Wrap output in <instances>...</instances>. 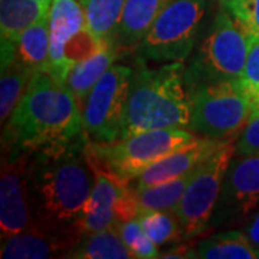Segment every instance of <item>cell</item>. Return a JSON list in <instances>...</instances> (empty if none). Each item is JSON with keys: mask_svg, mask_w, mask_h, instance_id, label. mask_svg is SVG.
Wrapping results in <instances>:
<instances>
[{"mask_svg": "<svg viewBox=\"0 0 259 259\" xmlns=\"http://www.w3.org/2000/svg\"><path fill=\"white\" fill-rule=\"evenodd\" d=\"M85 134L82 107L66 83L47 72L37 74L3 131L8 158L32 154L40 148L62 144Z\"/></svg>", "mask_w": 259, "mask_h": 259, "instance_id": "7a4b0ae2", "label": "cell"}, {"mask_svg": "<svg viewBox=\"0 0 259 259\" xmlns=\"http://www.w3.org/2000/svg\"><path fill=\"white\" fill-rule=\"evenodd\" d=\"M190 114L183 62L158 68L139 65L131 79L121 139L148 130L189 128Z\"/></svg>", "mask_w": 259, "mask_h": 259, "instance_id": "3957f363", "label": "cell"}, {"mask_svg": "<svg viewBox=\"0 0 259 259\" xmlns=\"http://www.w3.org/2000/svg\"><path fill=\"white\" fill-rule=\"evenodd\" d=\"M137 218L148 238L157 246L175 243L183 238L182 225L171 210H146L140 212Z\"/></svg>", "mask_w": 259, "mask_h": 259, "instance_id": "d4e9b609", "label": "cell"}, {"mask_svg": "<svg viewBox=\"0 0 259 259\" xmlns=\"http://www.w3.org/2000/svg\"><path fill=\"white\" fill-rule=\"evenodd\" d=\"M87 26L82 5L78 0H52L49 9V65L47 74L55 81L66 83L65 47L79 30Z\"/></svg>", "mask_w": 259, "mask_h": 259, "instance_id": "7c38bea8", "label": "cell"}, {"mask_svg": "<svg viewBox=\"0 0 259 259\" xmlns=\"http://www.w3.org/2000/svg\"><path fill=\"white\" fill-rule=\"evenodd\" d=\"M243 93L253 105V111L259 110V37H252L246 62L239 79Z\"/></svg>", "mask_w": 259, "mask_h": 259, "instance_id": "4316f807", "label": "cell"}, {"mask_svg": "<svg viewBox=\"0 0 259 259\" xmlns=\"http://www.w3.org/2000/svg\"><path fill=\"white\" fill-rule=\"evenodd\" d=\"M94 179L93 192L85 204L82 216L75 225V232L78 236L88 232H98L117 228L118 221L115 218L114 204L120 196L122 189L128 183H121L114 177L105 173L97 171Z\"/></svg>", "mask_w": 259, "mask_h": 259, "instance_id": "5bb4252c", "label": "cell"}, {"mask_svg": "<svg viewBox=\"0 0 259 259\" xmlns=\"http://www.w3.org/2000/svg\"><path fill=\"white\" fill-rule=\"evenodd\" d=\"M36 76L28 68L19 64L16 59L6 65H2L0 78V118L5 122L9 120L19 101L25 95L29 83Z\"/></svg>", "mask_w": 259, "mask_h": 259, "instance_id": "603a6c76", "label": "cell"}, {"mask_svg": "<svg viewBox=\"0 0 259 259\" xmlns=\"http://www.w3.org/2000/svg\"><path fill=\"white\" fill-rule=\"evenodd\" d=\"M196 258L200 259H258V250L252 246L242 231L214 233L200 242L196 248Z\"/></svg>", "mask_w": 259, "mask_h": 259, "instance_id": "7402d4cb", "label": "cell"}, {"mask_svg": "<svg viewBox=\"0 0 259 259\" xmlns=\"http://www.w3.org/2000/svg\"><path fill=\"white\" fill-rule=\"evenodd\" d=\"M258 253H259V252H258Z\"/></svg>", "mask_w": 259, "mask_h": 259, "instance_id": "e575fe53", "label": "cell"}, {"mask_svg": "<svg viewBox=\"0 0 259 259\" xmlns=\"http://www.w3.org/2000/svg\"><path fill=\"white\" fill-rule=\"evenodd\" d=\"M242 232L248 236L252 246L259 252V212H256L252 218L248 219Z\"/></svg>", "mask_w": 259, "mask_h": 259, "instance_id": "f546056e", "label": "cell"}, {"mask_svg": "<svg viewBox=\"0 0 259 259\" xmlns=\"http://www.w3.org/2000/svg\"><path fill=\"white\" fill-rule=\"evenodd\" d=\"M250 40L249 32L222 5L193 62L185 71L186 87L213 81L239 82Z\"/></svg>", "mask_w": 259, "mask_h": 259, "instance_id": "5b68a950", "label": "cell"}, {"mask_svg": "<svg viewBox=\"0 0 259 259\" xmlns=\"http://www.w3.org/2000/svg\"><path fill=\"white\" fill-rule=\"evenodd\" d=\"M117 231L120 233L121 239L127 245L130 252L134 258L139 259H153L160 258V252L157 245L151 241L144 232L139 218L118 222Z\"/></svg>", "mask_w": 259, "mask_h": 259, "instance_id": "484cf974", "label": "cell"}, {"mask_svg": "<svg viewBox=\"0 0 259 259\" xmlns=\"http://www.w3.org/2000/svg\"><path fill=\"white\" fill-rule=\"evenodd\" d=\"M118 54L120 52L115 45H105L98 52L72 68L66 79V85L74 93L82 108L94 85L114 65Z\"/></svg>", "mask_w": 259, "mask_h": 259, "instance_id": "ac0fdd59", "label": "cell"}, {"mask_svg": "<svg viewBox=\"0 0 259 259\" xmlns=\"http://www.w3.org/2000/svg\"><path fill=\"white\" fill-rule=\"evenodd\" d=\"M238 137L229 140L222 148L204 160L186 187L183 197L175 209L185 239L203 233L210 226L221 197L223 179L236 153L235 139Z\"/></svg>", "mask_w": 259, "mask_h": 259, "instance_id": "ba28073f", "label": "cell"}, {"mask_svg": "<svg viewBox=\"0 0 259 259\" xmlns=\"http://www.w3.org/2000/svg\"><path fill=\"white\" fill-rule=\"evenodd\" d=\"M222 5L250 33L259 37V0H225Z\"/></svg>", "mask_w": 259, "mask_h": 259, "instance_id": "83f0119b", "label": "cell"}, {"mask_svg": "<svg viewBox=\"0 0 259 259\" xmlns=\"http://www.w3.org/2000/svg\"><path fill=\"white\" fill-rule=\"evenodd\" d=\"M229 139H197L194 143L186 146V147L177 150L175 153L168 154L164 158H161L156 164L147 168L139 179H136L134 189H146L150 186L161 185L170 182L173 179L183 176L186 173L194 170L199 167L204 160L214 154L219 148H222Z\"/></svg>", "mask_w": 259, "mask_h": 259, "instance_id": "4fadbf2b", "label": "cell"}, {"mask_svg": "<svg viewBox=\"0 0 259 259\" xmlns=\"http://www.w3.org/2000/svg\"><path fill=\"white\" fill-rule=\"evenodd\" d=\"M199 139L182 128L148 130L114 143L88 141L87 157L94 170L114 177L121 183L139 179L161 158Z\"/></svg>", "mask_w": 259, "mask_h": 259, "instance_id": "277c9868", "label": "cell"}, {"mask_svg": "<svg viewBox=\"0 0 259 259\" xmlns=\"http://www.w3.org/2000/svg\"><path fill=\"white\" fill-rule=\"evenodd\" d=\"M49 15L29 26L15 42V59L33 74L47 72L49 65Z\"/></svg>", "mask_w": 259, "mask_h": 259, "instance_id": "e0dca14e", "label": "cell"}, {"mask_svg": "<svg viewBox=\"0 0 259 259\" xmlns=\"http://www.w3.org/2000/svg\"><path fill=\"white\" fill-rule=\"evenodd\" d=\"M88 141L83 134L25 154L30 203L40 229L76 235L75 225L82 216L95 179L87 157Z\"/></svg>", "mask_w": 259, "mask_h": 259, "instance_id": "6da1fadb", "label": "cell"}, {"mask_svg": "<svg viewBox=\"0 0 259 259\" xmlns=\"http://www.w3.org/2000/svg\"><path fill=\"white\" fill-rule=\"evenodd\" d=\"M0 228L2 239L20 232L40 229L37 226L28 187L26 156L6 158L0 180Z\"/></svg>", "mask_w": 259, "mask_h": 259, "instance_id": "8fae6325", "label": "cell"}, {"mask_svg": "<svg viewBox=\"0 0 259 259\" xmlns=\"http://www.w3.org/2000/svg\"><path fill=\"white\" fill-rule=\"evenodd\" d=\"M207 9L206 0H171L134 49L139 65L185 62Z\"/></svg>", "mask_w": 259, "mask_h": 259, "instance_id": "8992f818", "label": "cell"}, {"mask_svg": "<svg viewBox=\"0 0 259 259\" xmlns=\"http://www.w3.org/2000/svg\"><path fill=\"white\" fill-rule=\"evenodd\" d=\"M160 258H196V252L189 246L185 245H176L175 248L168 249L163 255H160Z\"/></svg>", "mask_w": 259, "mask_h": 259, "instance_id": "4dcf8cb0", "label": "cell"}, {"mask_svg": "<svg viewBox=\"0 0 259 259\" xmlns=\"http://www.w3.org/2000/svg\"><path fill=\"white\" fill-rule=\"evenodd\" d=\"M259 206V156L232 158L225 175L221 197L213 214L214 225L248 218Z\"/></svg>", "mask_w": 259, "mask_h": 259, "instance_id": "30bf717a", "label": "cell"}, {"mask_svg": "<svg viewBox=\"0 0 259 259\" xmlns=\"http://www.w3.org/2000/svg\"><path fill=\"white\" fill-rule=\"evenodd\" d=\"M190 131L206 139L238 137L253 114V105L236 81L200 82L187 88Z\"/></svg>", "mask_w": 259, "mask_h": 259, "instance_id": "52a82bcc", "label": "cell"}, {"mask_svg": "<svg viewBox=\"0 0 259 259\" xmlns=\"http://www.w3.org/2000/svg\"><path fill=\"white\" fill-rule=\"evenodd\" d=\"M65 258L75 259H130L134 258L121 239L117 228L88 232L78 238Z\"/></svg>", "mask_w": 259, "mask_h": 259, "instance_id": "d6986e66", "label": "cell"}, {"mask_svg": "<svg viewBox=\"0 0 259 259\" xmlns=\"http://www.w3.org/2000/svg\"><path fill=\"white\" fill-rule=\"evenodd\" d=\"M196 170H197V167L192 171L177 177V179H173L170 182L136 190L140 212H146V210H171V212H175L176 206L180 202V199L183 197L186 187L190 183Z\"/></svg>", "mask_w": 259, "mask_h": 259, "instance_id": "cb8c5ba5", "label": "cell"}, {"mask_svg": "<svg viewBox=\"0 0 259 259\" xmlns=\"http://www.w3.org/2000/svg\"><path fill=\"white\" fill-rule=\"evenodd\" d=\"M236 154L238 156H248V154L259 156V110L253 111L249 122L239 134L238 141H236Z\"/></svg>", "mask_w": 259, "mask_h": 259, "instance_id": "f1b7e54d", "label": "cell"}, {"mask_svg": "<svg viewBox=\"0 0 259 259\" xmlns=\"http://www.w3.org/2000/svg\"><path fill=\"white\" fill-rule=\"evenodd\" d=\"M133 74L130 66L112 65L94 85L82 108L83 130L91 141L121 140Z\"/></svg>", "mask_w": 259, "mask_h": 259, "instance_id": "9c48e42d", "label": "cell"}, {"mask_svg": "<svg viewBox=\"0 0 259 259\" xmlns=\"http://www.w3.org/2000/svg\"><path fill=\"white\" fill-rule=\"evenodd\" d=\"M37 2L44 3V5H45V6H48V8H51V5H52V0H37Z\"/></svg>", "mask_w": 259, "mask_h": 259, "instance_id": "1f68e13d", "label": "cell"}, {"mask_svg": "<svg viewBox=\"0 0 259 259\" xmlns=\"http://www.w3.org/2000/svg\"><path fill=\"white\" fill-rule=\"evenodd\" d=\"M127 0H88L83 5L85 23L94 36L115 45Z\"/></svg>", "mask_w": 259, "mask_h": 259, "instance_id": "44dd1931", "label": "cell"}, {"mask_svg": "<svg viewBox=\"0 0 259 259\" xmlns=\"http://www.w3.org/2000/svg\"><path fill=\"white\" fill-rule=\"evenodd\" d=\"M76 241L78 236L74 233L45 229L20 232L2 239L0 256L3 259L49 258L55 253H66Z\"/></svg>", "mask_w": 259, "mask_h": 259, "instance_id": "9a60e30c", "label": "cell"}, {"mask_svg": "<svg viewBox=\"0 0 259 259\" xmlns=\"http://www.w3.org/2000/svg\"><path fill=\"white\" fill-rule=\"evenodd\" d=\"M171 0H127L115 47L118 52L134 51L160 12Z\"/></svg>", "mask_w": 259, "mask_h": 259, "instance_id": "2e32d148", "label": "cell"}, {"mask_svg": "<svg viewBox=\"0 0 259 259\" xmlns=\"http://www.w3.org/2000/svg\"><path fill=\"white\" fill-rule=\"evenodd\" d=\"M221 2H225V0H221Z\"/></svg>", "mask_w": 259, "mask_h": 259, "instance_id": "836d02e7", "label": "cell"}, {"mask_svg": "<svg viewBox=\"0 0 259 259\" xmlns=\"http://www.w3.org/2000/svg\"><path fill=\"white\" fill-rule=\"evenodd\" d=\"M78 2H79V3H81V5H85V3H87V2H88V0H78Z\"/></svg>", "mask_w": 259, "mask_h": 259, "instance_id": "d6a6232c", "label": "cell"}, {"mask_svg": "<svg viewBox=\"0 0 259 259\" xmlns=\"http://www.w3.org/2000/svg\"><path fill=\"white\" fill-rule=\"evenodd\" d=\"M49 9L37 0H0L2 39L16 42L29 26L48 16Z\"/></svg>", "mask_w": 259, "mask_h": 259, "instance_id": "ffe728a7", "label": "cell"}]
</instances>
